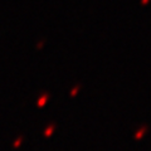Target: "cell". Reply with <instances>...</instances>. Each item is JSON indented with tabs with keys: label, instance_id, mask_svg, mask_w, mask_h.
Here are the masks:
<instances>
[{
	"label": "cell",
	"instance_id": "1",
	"mask_svg": "<svg viewBox=\"0 0 151 151\" xmlns=\"http://www.w3.org/2000/svg\"><path fill=\"white\" fill-rule=\"evenodd\" d=\"M47 100H48V96H47V94H44V96H42V97L39 98V101H38V106H39V107H43Z\"/></svg>",
	"mask_w": 151,
	"mask_h": 151
},
{
	"label": "cell",
	"instance_id": "2",
	"mask_svg": "<svg viewBox=\"0 0 151 151\" xmlns=\"http://www.w3.org/2000/svg\"><path fill=\"white\" fill-rule=\"evenodd\" d=\"M53 130H54V127H53V126L48 127V129H47V131H45V136H50V135H52V132H53Z\"/></svg>",
	"mask_w": 151,
	"mask_h": 151
},
{
	"label": "cell",
	"instance_id": "3",
	"mask_svg": "<svg viewBox=\"0 0 151 151\" xmlns=\"http://www.w3.org/2000/svg\"><path fill=\"white\" fill-rule=\"evenodd\" d=\"M144 131H145L144 129H142V130H141V131L139 132V134H137V135H136V139H141V137H142V136H144Z\"/></svg>",
	"mask_w": 151,
	"mask_h": 151
},
{
	"label": "cell",
	"instance_id": "4",
	"mask_svg": "<svg viewBox=\"0 0 151 151\" xmlns=\"http://www.w3.org/2000/svg\"><path fill=\"white\" fill-rule=\"evenodd\" d=\"M20 144H22V139H18V140H17V142L14 144V146H15V147H18V146L20 145Z\"/></svg>",
	"mask_w": 151,
	"mask_h": 151
},
{
	"label": "cell",
	"instance_id": "5",
	"mask_svg": "<svg viewBox=\"0 0 151 151\" xmlns=\"http://www.w3.org/2000/svg\"><path fill=\"white\" fill-rule=\"evenodd\" d=\"M77 91H78V88H74V89H73V91H72V93H70V94H72V96H74V94H76V93H77Z\"/></svg>",
	"mask_w": 151,
	"mask_h": 151
}]
</instances>
